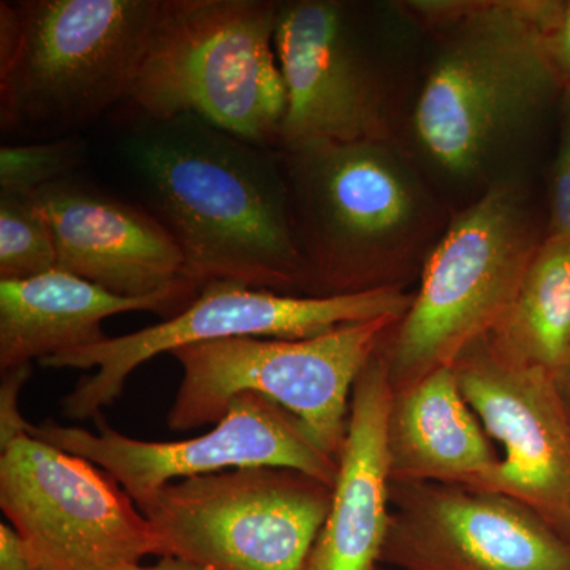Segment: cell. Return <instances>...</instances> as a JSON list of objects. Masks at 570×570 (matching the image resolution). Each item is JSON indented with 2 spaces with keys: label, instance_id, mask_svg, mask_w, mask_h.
Returning <instances> with one entry per match:
<instances>
[{
  "label": "cell",
  "instance_id": "cell-14",
  "mask_svg": "<svg viewBox=\"0 0 570 570\" xmlns=\"http://www.w3.org/2000/svg\"><path fill=\"white\" fill-rule=\"evenodd\" d=\"M275 48L285 86L281 151L314 142L384 141L381 97L346 6L281 2Z\"/></svg>",
  "mask_w": 570,
  "mask_h": 570
},
{
  "label": "cell",
  "instance_id": "cell-10",
  "mask_svg": "<svg viewBox=\"0 0 570 570\" xmlns=\"http://www.w3.org/2000/svg\"><path fill=\"white\" fill-rule=\"evenodd\" d=\"M0 452V509L33 569L126 570L160 558L151 521L104 469L28 433Z\"/></svg>",
  "mask_w": 570,
  "mask_h": 570
},
{
  "label": "cell",
  "instance_id": "cell-16",
  "mask_svg": "<svg viewBox=\"0 0 570 570\" xmlns=\"http://www.w3.org/2000/svg\"><path fill=\"white\" fill-rule=\"evenodd\" d=\"M393 389L374 356L356 379L332 505L305 570H376L390 524L387 414Z\"/></svg>",
  "mask_w": 570,
  "mask_h": 570
},
{
  "label": "cell",
  "instance_id": "cell-20",
  "mask_svg": "<svg viewBox=\"0 0 570 570\" xmlns=\"http://www.w3.org/2000/svg\"><path fill=\"white\" fill-rule=\"evenodd\" d=\"M56 268L55 239L36 197L0 193V281L29 279Z\"/></svg>",
  "mask_w": 570,
  "mask_h": 570
},
{
  "label": "cell",
  "instance_id": "cell-23",
  "mask_svg": "<svg viewBox=\"0 0 570 570\" xmlns=\"http://www.w3.org/2000/svg\"><path fill=\"white\" fill-rule=\"evenodd\" d=\"M32 365L11 367L2 371L0 384V450L10 445L14 439L26 434L28 420L20 411V393L26 381L31 377Z\"/></svg>",
  "mask_w": 570,
  "mask_h": 570
},
{
  "label": "cell",
  "instance_id": "cell-6",
  "mask_svg": "<svg viewBox=\"0 0 570 570\" xmlns=\"http://www.w3.org/2000/svg\"><path fill=\"white\" fill-rule=\"evenodd\" d=\"M539 246L515 187H493L461 213L428 257L407 313L379 348L392 389L452 366L490 336Z\"/></svg>",
  "mask_w": 570,
  "mask_h": 570
},
{
  "label": "cell",
  "instance_id": "cell-9",
  "mask_svg": "<svg viewBox=\"0 0 570 570\" xmlns=\"http://www.w3.org/2000/svg\"><path fill=\"white\" fill-rule=\"evenodd\" d=\"M333 487L285 468H245L168 483L142 515L160 558L212 570H305Z\"/></svg>",
  "mask_w": 570,
  "mask_h": 570
},
{
  "label": "cell",
  "instance_id": "cell-27",
  "mask_svg": "<svg viewBox=\"0 0 570 570\" xmlns=\"http://www.w3.org/2000/svg\"><path fill=\"white\" fill-rule=\"evenodd\" d=\"M553 379L554 382H557L558 390H560L566 406H568L570 411V343L568 351H566L564 360H562L561 367Z\"/></svg>",
  "mask_w": 570,
  "mask_h": 570
},
{
  "label": "cell",
  "instance_id": "cell-18",
  "mask_svg": "<svg viewBox=\"0 0 570 570\" xmlns=\"http://www.w3.org/2000/svg\"><path fill=\"white\" fill-rule=\"evenodd\" d=\"M392 483H441L482 489L501 459L461 392L453 366L393 390L387 414Z\"/></svg>",
  "mask_w": 570,
  "mask_h": 570
},
{
  "label": "cell",
  "instance_id": "cell-13",
  "mask_svg": "<svg viewBox=\"0 0 570 570\" xmlns=\"http://www.w3.org/2000/svg\"><path fill=\"white\" fill-rule=\"evenodd\" d=\"M461 392L504 456L482 489L530 505L570 535V411L553 376L483 337L453 363Z\"/></svg>",
  "mask_w": 570,
  "mask_h": 570
},
{
  "label": "cell",
  "instance_id": "cell-11",
  "mask_svg": "<svg viewBox=\"0 0 570 570\" xmlns=\"http://www.w3.org/2000/svg\"><path fill=\"white\" fill-rule=\"evenodd\" d=\"M97 433L86 428L28 423L26 433L91 461L111 475L142 513L168 483L245 468H285L333 487L337 460L330 456L292 412L257 393L232 401L208 433L184 441H140L102 417Z\"/></svg>",
  "mask_w": 570,
  "mask_h": 570
},
{
  "label": "cell",
  "instance_id": "cell-3",
  "mask_svg": "<svg viewBox=\"0 0 570 570\" xmlns=\"http://www.w3.org/2000/svg\"><path fill=\"white\" fill-rule=\"evenodd\" d=\"M159 0L0 2V126L70 137L126 100Z\"/></svg>",
  "mask_w": 570,
  "mask_h": 570
},
{
  "label": "cell",
  "instance_id": "cell-2",
  "mask_svg": "<svg viewBox=\"0 0 570 570\" xmlns=\"http://www.w3.org/2000/svg\"><path fill=\"white\" fill-rule=\"evenodd\" d=\"M558 6L474 3L450 18L414 116L420 145L450 175L479 174L562 85L549 48Z\"/></svg>",
  "mask_w": 570,
  "mask_h": 570
},
{
  "label": "cell",
  "instance_id": "cell-17",
  "mask_svg": "<svg viewBox=\"0 0 570 570\" xmlns=\"http://www.w3.org/2000/svg\"><path fill=\"white\" fill-rule=\"evenodd\" d=\"M183 287L146 298H126L56 268L29 279L0 281V371L32 365L102 343L105 318L149 311L176 316L197 298Z\"/></svg>",
  "mask_w": 570,
  "mask_h": 570
},
{
  "label": "cell",
  "instance_id": "cell-1",
  "mask_svg": "<svg viewBox=\"0 0 570 570\" xmlns=\"http://www.w3.org/2000/svg\"><path fill=\"white\" fill-rule=\"evenodd\" d=\"M126 157L145 208L181 250L190 283L234 281L303 296L305 266L283 151L181 115L140 119Z\"/></svg>",
  "mask_w": 570,
  "mask_h": 570
},
{
  "label": "cell",
  "instance_id": "cell-7",
  "mask_svg": "<svg viewBox=\"0 0 570 570\" xmlns=\"http://www.w3.org/2000/svg\"><path fill=\"white\" fill-rule=\"evenodd\" d=\"M397 317L337 326L307 340L232 337L178 348L183 370L167 415L171 431L216 425L232 401L257 393L295 415L324 452L340 460L355 382Z\"/></svg>",
  "mask_w": 570,
  "mask_h": 570
},
{
  "label": "cell",
  "instance_id": "cell-12",
  "mask_svg": "<svg viewBox=\"0 0 570 570\" xmlns=\"http://www.w3.org/2000/svg\"><path fill=\"white\" fill-rule=\"evenodd\" d=\"M390 505L384 568L570 570V535L505 494L441 483H392Z\"/></svg>",
  "mask_w": 570,
  "mask_h": 570
},
{
  "label": "cell",
  "instance_id": "cell-22",
  "mask_svg": "<svg viewBox=\"0 0 570 570\" xmlns=\"http://www.w3.org/2000/svg\"><path fill=\"white\" fill-rule=\"evenodd\" d=\"M550 235L570 239V85L564 86L561 132L551 179Z\"/></svg>",
  "mask_w": 570,
  "mask_h": 570
},
{
  "label": "cell",
  "instance_id": "cell-25",
  "mask_svg": "<svg viewBox=\"0 0 570 570\" xmlns=\"http://www.w3.org/2000/svg\"><path fill=\"white\" fill-rule=\"evenodd\" d=\"M0 570H36L24 540L10 523L0 524Z\"/></svg>",
  "mask_w": 570,
  "mask_h": 570
},
{
  "label": "cell",
  "instance_id": "cell-8",
  "mask_svg": "<svg viewBox=\"0 0 570 570\" xmlns=\"http://www.w3.org/2000/svg\"><path fill=\"white\" fill-rule=\"evenodd\" d=\"M412 299L414 295L401 285L309 298L281 295L234 281H213L200 288L186 309L160 324L50 356L41 360L40 365L52 370L97 367L94 376L82 377L61 401L66 417L94 420L121 396L130 374L154 356L232 337L307 340L341 325L401 318Z\"/></svg>",
  "mask_w": 570,
  "mask_h": 570
},
{
  "label": "cell",
  "instance_id": "cell-24",
  "mask_svg": "<svg viewBox=\"0 0 570 570\" xmlns=\"http://www.w3.org/2000/svg\"><path fill=\"white\" fill-rule=\"evenodd\" d=\"M549 48L562 85H570V2H560L549 31Z\"/></svg>",
  "mask_w": 570,
  "mask_h": 570
},
{
  "label": "cell",
  "instance_id": "cell-15",
  "mask_svg": "<svg viewBox=\"0 0 570 570\" xmlns=\"http://www.w3.org/2000/svg\"><path fill=\"white\" fill-rule=\"evenodd\" d=\"M33 197L50 224L62 272L126 298L197 287L186 277L174 236L148 209L71 178Z\"/></svg>",
  "mask_w": 570,
  "mask_h": 570
},
{
  "label": "cell",
  "instance_id": "cell-21",
  "mask_svg": "<svg viewBox=\"0 0 570 570\" xmlns=\"http://www.w3.org/2000/svg\"><path fill=\"white\" fill-rule=\"evenodd\" d=\"M85 160V141L52 140L3 145L0 148V193L36 195L43 187L71 178Z\"/></svg>",
  "mask_w": 570,
  "mask_h": 570
},
{
  "label": "cell",
  "instance_id": "cell-5",
  "mask_svg": "<svg viewBox=\"0 0 570 570\" xmlns=\"http://www.w3.org/2000/svg\"><path fill=\"white\" fill-rule=\"evenodd\" d=\"M303 296L392 287L393 257L423 217V197L384 141L314 142L283 151Z\"/></svg>",
  "mask_w": 570,
  "mask_h": 570
},
{
  "label": "cell",
  "instance_id": "cell-19",
  "mask_svg": "<svg viewBox=\"0 0 570 570\" xmlns=\"http://www.w3.org/2000/svg\"><path fill=\"white\" fill-rule=\"evenodd\" d=\"M491 340L523 365L557 376L570 343V239L549 235Z\"/></svg>",
  "mask_w": 570,
  "mask_h": 570
},
{
  "label": "cell",
  "instance_id": "cell-26",
  "mask_svg": "<svg viewBox=\"0 0 570 570\" xmlns=\"http://www.w3.org/2000/svg\"><path fill=\"white\" fill-rule=\"evenodd\" d=\"M126 570H212L206 569L204 566L195 564V562L179 560V558L175 557H163L159 558V561L154 562V564L142 566L137 564L132 566V568Z\"/></svg>",
  "mask_w": 570,
  "mask_h": 570
},
{
  "label": "cell",
  "instance_id": "cell-28",
  "mask_svg": "<svg viewBox=\"0 0 570 570\" xmlns=\"http://www.w3.org/2000/svg\"><path fill=\"white\" fill-rule=\"evenodd\" d=\"M376 570H392V569L384 568V566H379V568Z\"/></svg>",
  "mask_w": 570,
  "mask_h": 570
},
{
  "label": "cell",
  "instance_id": "cell-4",
  "mask_svg": "<svg viewBox=\"0 0 570 570\" xmlns=\"http://www.w3.org/2000/svg\"><path fill=\"white\" fill-rule=\"evenodd\" d=\"M269 0H159L127 102L140 119L195 115L281 146L285 86Z\"/></svg>",
  "mask_w": 570,
  "mask_h": 570
}]
</instances>
